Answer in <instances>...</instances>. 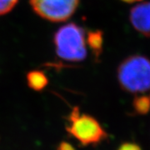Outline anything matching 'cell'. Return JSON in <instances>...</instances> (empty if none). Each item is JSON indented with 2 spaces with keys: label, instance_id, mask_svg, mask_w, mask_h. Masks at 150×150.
Segmentation results:
<instances>
[{
  "label": "cell",
  "instance_id": "1",
  "mask_svg": "<svg viewBox=\"0 0 150 150\" xmlns=\"http://www.w3.org/2000/svg\"><path fill=\"white\" fill-rule=\"evenodd\" d=\"M118 83L124 91L144 93L150 90V60L134 54L123 59L117 71Z\"/></svg>",
  "mask_w": 150,
  "mask_h": 150
},
{
  "label": "cell",
  "instance_id": "2",
  "mask_svg": "<svg viewBox=\"0 0 150 150\" xmlns=\"http://www.w3.org/2000/svg\"><path fill=\"white\" fill-rule=\"evenodd\" d=\"M56 54L69 62H80L87 56V40L84 30L74 23L65 24L55 33Z\"/></svg>",
  "mask_w": 150,
  "mask_h": 150
},
{
  "label": "cell",
  "instance_id": "3",
  "mask_svg": "<svg viewBox=\"0 0 150 150\" xmlns=\"http://www.w3.org/2000/svg\"><path fill=\"white\" fill-rule=\"evenodd\" d=\"M66 119L67 133L83 146H95L108 138L96 118L89 114L80 113L79 107H74Z\"/></svg>",
  "mask_w": 150,
  "mask_h": 150
},
{
  "label": "cell",
  "instance_id": "4",
  "mask_svg": "<svg viewBox=\"0 0 150 150\" xmlns=\"http://www.w3.org/2000/svg\"><path fill=\"white\" fill-rule=\"evenodd\" d=\"M33 10L50 22H64L77 10L79 0H29Z\"/></svg>",
  "mask_w": 150,
  "mask_h": 150
},
{
  "label": "cell",
  "instance_id": "5",
  "mask_svg": "<svg viewBox=\"0 0 150 150\" xmlns=\"http://www.w3.org/2000/svg\"><path fill=\"white\" fill-rule=\"evenodd\" d=\"M129 20L134 29L150 38V1L135 5L130 11Z\"/></svg>",
  "mask_w": 150,
  "mask_h": 150
},
{
  "label": "cell",
  "instance_id": "6",
  "mask_svg": "<svg viewBox=\"0 0 150 150\" xmlns=\"http://www.w3.org/2000/svg\"><path fill=\"white\" fill-rule=\"evenodd\" d=\"M27 83L33 90L42 91L48 85V77L40 70L30 71L27 74Z\"/></svg>",
  "mask_w": 150,
  "mask_h": 150
},
{
  "label": "cell",
  "instance_id": "7",
  "mask_svg": "<svg viewBox=\"0 0 150 150\" xmlns=\"http://www.w3.org/2000/svg\"><path fill=\"white\" fill-rule=\"evenodd\" d=\"M87 44L91 48L94 57L98 59L103 52V34L101 30H95L88 33Z\"/></svg>",
  "mask_w": 150,
  "mask_h": 150
},
{
  "label": "cell",
  "instance_id": "8",
  "mask_svg": "<svg viewBox=\"0 0 150 150\" xmlns=\"http://www.w3.org/2000/svg\"><path fill=\"white\" fill-rule=\"evenodd\" d=\"M134 112L139 115H146L150 111V93L135 96L133 101Z\"/></svg>",
  "mask_w": 150,
  "mask_h": 150
},
{
  "label": "cell",
  "instance_id": "9",
  "mask_svg": "<svg viewBox=\"0 0 150 150\" xmlns=\"http://www.w3.org/2000/svg\"><path fill=\"white\" fill-rule=\"evenodd\" d=\"M18 2V0H0V16L9 13Z\"/></svg>",
  "mask_w": 150,
  "mask_h": 150
},
{
  "label": "cell",
  "instance_id": "10",
  "mask_svg": "<svg viewBox=\"0 0 150 150\" xmlns=\"http://www.w3.org/2000/svg\"><path fill=\"white\" fill-rule=\"evenodd\" d=\"M118 150H142L139 145L135 144V143H130L126 142L123 143L118 147Z\"/></svg>",
  "mask_w": 150,
  "mask_h": 150
},
{
  "label": "cell",
  "instance_id": "11",
  "mask_svg": "<svg viewBox=\"0 0 150 150\" xmlns=\"http://www.w3.org/2000/svg\"><path fill=\"white\" fill-rule=\"evenodd\" d=\"M57 150H76L75 148L67 141H62L57 146Z\"/></svg>",
  "mask_w": 150,
  "mask_h": 150
},
{
  "label": "cell",
  "instance_id": "12",
  "mask_svg": "<svg viewBox=\"0 0 150 150\" xmlns=\"http://www.w3.org/2000/svg\"><path fill=\"white\" fill-rule=\"evenodd\" d=\"M120 1L126 4H135V3H140L143 0H120Z\"/></svg>",
  "mask_w": 150,
  "mask_h": 150
}]
</instances>
